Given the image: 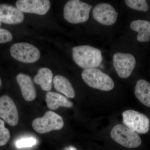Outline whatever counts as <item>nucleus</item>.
<instances>
[{
	"instance_id": "nucleus-1",
	"label": "nucleus",
	"mask_w": 150,
	"mask_h": 150,
	"mask_svg": "<svg viewBox=\"0 0 150 150\" xmlns=\"http://www.w3.org/2000/svg\"><path fill=\"white\" fill-rule=\"evenodd\" d=\"M72 50L73 60L79 67L85 69L97 68L102 63L101 51L98 48L84 45L76 46Z\"/></svg>"
},
{
	"instance_id": "nucleus-2",
	"label": "nucleus",
	"mask_w": 150,
	"mask_h": 150,
	"mask_svg": "<svg viewBox=\"0 0 150 150\" xmlns=\"http://www.w3.org/2000/svg\"><path fill=\"white\" fill-rule=\"evenodd\" d=\"M92 7V6L79 0L69 1L64 7V18L72 24L85 22L88 19Z\"/></svg>"
},
{
	"instance_id": "nucleus-3",
	"label": "nucleus",
	"mask_w": 150,
	"mask_h": 150,
	"mask_svg": "<svg viewBox=\"0 0 150 150\" xmlns=\"http://www.w3.org/2000/svg\"><path fill=\"white\" fill-rule=\"evenodd\" d=\"M84 81L93 88L110 91L114 87L112 79L108 75L96 68L86 69L81 74Z\"/></svg>"
},
{
	"instance_id": "nucleus-4",
	"label": "nucleus",
	"mask_w": 150,
	"mask_h": 150,
	"mask_svg": "<svg viewBox=\"0 0 150 150\" xmlns=\"http://www.w3.org/2000/svg\"><path fill=\"white\" fill-rule=\"evenodd\" d=\"M110 135L112 139L125 147L136 148L142 144V139L138 134L122 124L114 126Z\"/></svg>"
},
{
	"instance_id": "nucleus-5",
	"label": "nucleus",
	"mask_w": 150,
	"mask_h": 150,
	"mask_svg": "<svg viewBox=\"0 0 150 150\" xmlns=\"http://www.w3.org/2000/svg\"><path fill=\"white\" fill-rule=\"evenodd\" d=\"M63 118L55 112L48 111L42 117L35 118L32 123L33 129L40 134L60 130L64 127Z\"/></svg>"
},
{
	"instance_id": "nucleus-6",
	"label": "nucleus",
	"mask_w": 150,
	"mask_h": 150,
	"mask_svg": "<svg viewBox=\"0 0 150 150\" xmlns=\"http://www.w3.org/2000/svg\"><path fill=\"white\" fill-rule=\"evenodd\" d=\"M124 125L136 133L145 134L150 128V121L144 114L133 110H126L123 113Z\"/></svg>"
},
{
	"instance_id": "nucleus-7",
	"label": "nucleus",
	"mask_w": 150,
	"mask_h": 150,
	"mask_svg": "<svg viewBox=\"0 0 150 150\" xmlns=\"http://www.w3.org/2000/svg\"><path fill=\"white\" fill-rule=\"evenodd\" d=\"M10 52L13 58L23 63H34L40 57V51L37 48L29 43L23 42L13 44Z\"/></svg>"
},
{
	"instance_id": "nucleus-8",
	"label": "nucleus",
	"mask_w": 150,
	"mask_h": 150,
	"mask_svg": "<svg viewBox=\"0 0 150 150\" xmlns=\"http://www.w3.org/2000/svg\"><path fill=\"white\" fill-rule=\"evenodd\" d=\"M113 64L118 76L121 79H126L134 71L136 60L132 54L118 52L113 55Z\"/></svg>"
},
{
	"instance_id": "nucleus-9",
	"label": "nucleus",
	"mask_w": 150,
	"mask_h": 150,
	"mask_svg": "<svg viewBox=\"0 0 150 150\" xmlns=\"http://www.w3.org/2000/svg\"><path fill=\"white\" fill-rule=\"evenodd\" d=\"M92 13L97 21L105 25L114 24L117 20L118 14L112 6L107 3L97 5L94 8Z\"/></svg>"
},
{
	"instance_id": "nucleus-10",
	"label": "nucleus",
	"mask_w": 150,
	"mask_h": 150,
	"mask_svg": "<svg viewBox=\"0 0 150 150\" xmlns=\"http://www.w3.org/2000/svg\"><path fill=\"white\" fill-rule=\"evenodd\" d=\"M0 118L11 126H15L18 122V112L14 102L9 96L0 97Z\"/></svg>"
},
{
	"instance_id": "nucleus-11",
	"label": "nucleus",
	"mask_w": 150,
	"mask_h": 150,
	"mask_svg": "<svg viewBox=\"0 0 150 150\" xmlns=\"http://www.w3.org/2000/svg\"><path fill=\"white\" fill-rule=\"evenodd\" d=\"M16 6L23 13L43 15L50 9L51 3L48 0H18L16 1Z\"/></svg>"
},
{
	"instance_id": "nucleus-12",
	"label": "nucleus",
	"mask_w": 150,
	"mask_h": 150,
	"mask_svg": "<svg viewBox=\"0 0 150 150\" xmlns=\"http://www.w3.org/2000/svg\"><path fill=\"white\" fill-rule=\"evenodd\" d=\"M24 18V14L17 8L5 4H0V22L6 24H18Z\"/></svg>"
},
{
	"instance_id": "nucleus-13",
	"label": "nucleus",
	"mask_w": 150,
	"mask_h": 150,
	"mask_svg": "<svg viewBox=\"0 0 150 150\" xmlns=\"http://www.w3.org/2000/svg\"><path fill=\"white\" fill-rule=\"evenodd\" d=\"M16 81L24 99L27 101L34 100L36 96V91L31 78L27 75L19 74L17 76Z\"/></svg>"
},
{
	"instance_id": "nucleus-14",
	"label": "nucleus",
	"mask_w": 150,
	"mask_h": 150,
	"mask_svg": "<svg viewBox=\"0 0 150 150\" xmlns=\"http://www.w3.org/2000/svg\"><path fill=\"white\" fill-rule=\"evenodd\" d=\"M46 102L49 109L56 110L60 107L71 108L72 102L67 98L57 93L48 92L46 94Z\"/></svg>"
},
{
	"instance_id": "nucleus-15",
	"label": "nucleus",
	"mask_w": 150,
	"mask_h": 150,
	"mask_svg": "<svg viewBox=\"0 0 150 150\" xmlns=\"http://www.w3.org/2000/svg\"><path fill=\"white\" fill-rule=\"evenodd\" d=\"M130 27L132 30L138 33L137 39L141 42L149 41L150 37V22L137 20L131 22Z\"/></svg>"
},
{
	"instance_id": "nucleus-16",
	"label": "nucleus",
	"mask_w": 150,
	"mask_h": 150,
	"mask_svg": "<svg viewBox=\"0 0 150 150\" xmlns=\"http://www.w3.org/2000/svg\"><path fill=\"white\" fill-rule=\"evenodd\" d=\"M136 97L140 102L150 107V83L144 79L137 82L135 89Z\"/></svg>"
},
{
	"instance_id": "nucleus-17",
	"label": "nucleus",
	"mask_w": 150,
	"mask_h": 150,
	"mask_svg": "<svg viewBox=\"0 0 150 150\" xmlns=\"http://www.w3.org/2000/svg\"><path fill=\"white\" fill-rule=\"evenodd\" d=\"M53 75L51 70L47 68H40L34 78L35 83L40 86L44 91H49L52 88Z\"/></svg>"
},
{
	"instance_id": "nucleus-18",
	"label": "nucleus",
	"mask_w": 150,
	"mask_h": 150,
	"mask_svg": "<svg viewBox=\"0 0 150 150\" xmlns=\"http://www.w3.org/2000/svg\"><path fill=\"white\" fill-rule=\"evenodd\" d=\"M54 88L57 91L69 98L75 96L74 90L69 80L61 75L55 76L53 79Z\"/></svg>"
},
{
	"instance_id": "nucleus-19",
	"label": "nucleus",
	"mask_w": 150,
	"mask_h": 150,
	"mask_svg": "<svg viewBox=\"0 0 150 150\" xmlns=\"http://www.w3.org/2000/svg\"><path fill=\"white\" fill-rule=\"evenodd\" d=\"M126 5L135 10L146 12L149 10V6L146 0H126Z\"/></svg>"
},
{
	"instance_id": "nucleus-20",
	"label": "nucleus",
	"mask_w": 150,
	"mask_h": 150,
	"mask_svg": "<svg viewBox=\"0 0 150 150\" xmlns=\"http://www.w3.org/2000/svg\"><path fill=\"white\" fill-rule=\"evenodd\" d=\"M38 141L33 137L22 138L16 142V146L18 149L32 147L37 144Z\"/></svg>"
},
{
	"instance_id": "nucleus-21",
	"label": "nucleus",
	"mask_w": 150,
	"mask_h": 150,
	"mask_svg": "<svg viewBox=\"0 0 150 150\" xmlns=\"http://www.w3.org/2000/svg\"><path fill=\"white\" fill-rule=\"evenodd\" d=\"M10 138V133L5 126L4 122L0 118V146L6 144Z\"/></svg>"
},
{
	"instance_id": "nucleus-22",
	"label": "nucleus",
	"mask_w": 150,
	"mask_h": 150,
	"mask_svg": "<svg viewBox=\"0 0 150 150\" xmlns=\"http://www.w3.org/2000/svg\"><path fill=\"white\" fill-rule=\"evenodd\" d=\"M12 39V35L8 30L0 28V43L10 42Z\"/></svg>"
},
{
	"instance_id": "nucleus-23",
	"label": "nucleus",
	"mask_w": 150,
	"mask_h": 150,
	"mask_svg": "<svg viewBox=\"0 0 150 150\" xmlns=\"http://www.w3.org/2000/svg\"><path fill=\"white\" fill-rule=\"evenodd\" d=\"M64 150H77V149L74 147L70 146L65 148Z\"/></svg>"
},
{
	"instance_id": "nucleus-24",
	"label": "nucleus",
	"mask_w": 150,
	"mask_h": 150,
	"mask_svg": "<svg viewBox=\"0 0 150 150\" xmlns=\"http://www.w3.org/2000/svg\"><path fill=\"white\" fill-rule=\"evenodd\" d=\"M2 81L1 80V79H0V86L1 85Z\"/></svg>"
},
{
	"instance_id": "nucleus-25",
	"label": "nucleus",
	"mask_w": 150,
	"mask_h": 150,
	"mask_svg": "<svg viewBox=\"0 0 150 150\" xmlns=\"http://www.w3.org/2000/svg\"><path fill=\"white\" fill-rule=\"evenodd\" d=\"M0 25H1V22H0Z\"/></svg>"
}]
</instances>
